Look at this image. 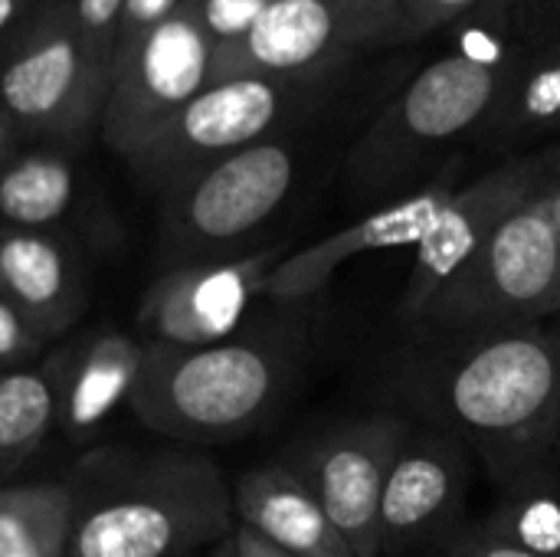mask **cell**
Returning a JSON list of instances; mask_svg holds the SVG:
<instances>
[{
  "mask_svg": "<svg viewBox=\"0 0 560 557\" xmlns=\"http://www.w3.org/2000/svg\"><path fill=\"white\" fill-rule=\"evenodd\" d=\"M495 489L499 502L482 522L535 555L560 557V476L551 463H541Z\"/></svg>",
  "mask_w": 560,
  "mask_h": 557,
  "instance_id": "7402d4cb",
  "label": "cell"
},
{
  "mask_svg": "<svg viewBox=\"0 0 560 557\" xmlns=\"http://www.w3.org/2000/svg\"><path fill=\"white\" fill-rule=\"evenodd\" d=\"M121 10L125 0H72V20H75V33L89 62V76L95 82V89L108 92V79H112V59H115V39H118V26H121Z\"/></svg>",
  "mask_w": 560,
  "mask_h": 557,
  "instance_id": "cb8c5ba5",
  "label": "cell"
},
{
  "mask_svg": "<svg viewBox=\"0 0 560 557\" xmlns=\"http://www.w3.org/2000/svg\"><path fill=\"white\" fill-rule=\"evenodd\" d=\"M397 387L423 420L453 430L502 486L560 443V332L551 322L453 348H410Z\"/></svg>",
  "mask_w": 560,
  "mask_h": 557,
  "instance_id": "6da1fadb",
  "label": "cell"
},
{
  "mask_svg": "<svg viewBox=\"0 0 560 557\" xmlns=\"http://www.w3.org/2000/svg\"><path fill=\"white\" fill-rule=\"evenodd\" d=\"M46 341L23 322V315L0 295V371L26 368Z\"/></svg>",
  "mask_w": 560,
  "mask_h": 557,
  "instance_id": "83f0119b",
  "label": "cell"
},
{
  "mask_svg": "<svg viewBox=\"0 0 560 557\" xmlns=\"http://www.w3.org/2000/svg\"><path fill=\"white\" fill-rule=\"evenodd\" d=\"M269 0H197L203 23L210 26L217 46L246 33Z\"/></svg>",
  "mask_w": 560,
  "mask_h": 557,
  "instance_id": "f1b7e54d",
  "label": "cell"
},
{
  "mask_svg": "<svg viewBox=\"0 0 560 557\" xmlns=\"http://www.w3.org/2000/svg\"><path fill=\"white\" fill-rule=\"evenodd\" d=\"M233 548H236V557H295L243 525H236V532H233Z\"/></svg>",
  "mask_w": 560,
  "mask_h": 557,
  "instance_id": "4dcf8cb0",
  "label": "cell"
},
{
  "mask_svg": "<svg viewBox=\"0 0 560 557\" xmlns=\"http://www.w3.org/2000/svg\"><path fill=\"white\" fill-rule=\"evenodd\" d=\"M469 479V450L453 430L410 423L381 499V555L443 545L459 529Z\"/></svg>",
  "mask_w": 560,
  "mask_h": 557,
  "instance_id": "5bb4252c",
  "label": "cell"
},
{
  "mask_svg": "<svg viewBox=\"0 0 560 557\" xmlns=\"http://www.w3.org/2000/svg\"><path fill=\"white\" fill-rule=\"evenodd\" d=\"M407 433V417L374 414L305 440L285 460L354 557H381V499Z\"/></svg>",
  "mask_w": 560,
  "mask_h": 557,
  "instance_id": "30bf717a",
  "label": "cell"
},
{
  "mask_svg": "<svg viewBox=\"0 0 560 557\" xmlns=\"http://www.w3.org/2000/svg\"><path fill=\"white\" fill-rule=\"evenodd\" d=\"M368 46H374L371 0H269L246 33L217 46L213 82L256 76L292 85Z\"/></svg>",
  "mask_w": 560,
  "mask_h": 557,
  "instance_id": "8fae6325",
  "label": "cell"
},
{
  "mask_svg": "<svg viewBox=\"0 0 560 557\" xmlns=\"http://www.w3.org/2000/svg\"><path fill=\"white\" fill-rule=\"evenodd\" d=\"M560 312V227L545 187L407 325L410 348H453Z\"/></svg>",
  "mask_w": 560,
  "mask_h": 557,
  "instance_id": "3957f363",
  "label": "cell"
},
{
  "mask_svg": "<svg viewBox=\"0 0 560 557\" xmlns=\"http://www.w3.org/2000/svg\"><path fill=\"white\" fill-rule=\"evenodd\" d=\"M295 154L282 141H256L161 194L164 266L233 256L289 197Z\"/></svg>",
  "mask_w": 560,
  "mask_h": 557,
  "instance_id": "8992f818",
  "label": "cell"
},
{
  "mask_svg": "<svg viewBox=\"0 0 560 557\" xmlns=\"http://www.w3.org/2000/svg\"><path fill=\"white\" fill-rule=\"evenodd\" d=\"M545 194H548V200H551V210H555V220H558L560 227V171L551 167V177H548V184H545Z\"/></svg>",
  "mask_w": 560,
  "mask_h": 557,
  "instance_id": "d6a6232c",
  "label": "cell"
},
{
  "mask_svg": "<svg viewBox=\"0 0 560 557\" xmlns=\"http://www.w3.org/2000/svg\"><path fill=\"white\" fill-rule=\"evenodd\" d=\"M279 259V250H253L164 266L138 305V328L144 332V341L213 345L233 338Z\"/></svg>",
  "mask_w": 560,
  "mask_h": 557,
  "instance_id": "7c38bea8",
  "label": "cell"
},
{
  "mask_svg": "<svg viewBox=\"0 0 560 557\" xmlns=\"http://www.w3.org/2000/svg\"><path fill=\"white\" fill-rule=\"evenodd\" d=\"M0 105L33 138L79 141L98 128L105 98L89 76L72 0H39L0 49Z\"/></svg>",
  "mask_w": 560,
  "mask_h": 557,
  "instance_id": "52a82bcc",
  "label": "cell"
},
{
  "mask_svg": "<svg viewBox=\"0 0 560 557\" xmlns=\"http://www.w3.org/2000/svg\"><path fill=\"white\" fill-rule=\"evenodd\" d=\"M285 374V355L259 338L213 345L144 341L128 404L161 437L217 443L256 430L282 397Z\"/></svg>",
  "mask_w": 560,
  "mask_h": 557,
  "instance_id": "277c9868",
  "label": "cell"
},
{
  "mask_svg": "<svg viewBox=\"0 0 560 557\" xmlns=\"http://www.w3.org/2000/svg\"><path fill=\"white\" fill-rule=\"evenodd\" d=\"M59 420V384L46 371H0V486L26 466Z\"/></svg>",
  "mask_w": 560,
  "mask_h": 557,
  "instance_id": "44dd1931",
  "label": "cell"
},
{
  "mask_svg": "<svg viewBox=\"0 0 560 557\" xmlns=\"http://www.w3.org/2000/svg\"><path fill=\"white\" fill-rule=\"evenodd\" d=\"M39 0H0V49L20 33Z\"/></svg>",
  "mask_w": 560,
  "mask_h": 557,
  "instance_id": "f546056e",
  "label": "cell"
},
{
  "mask_svg": "<svg viewBox=\"0 0 560 557\" xmlns=\"http://www.w3.org/2000/svg\"><path fill=\"white\" fill-rule=\"evenodd\" d=\"M207 557H236V548H233V535H230V538H223L220 545H213Z\"/></svg>",
  "mask_w": 560,
  "mask_h": 557,
  "instance_id": "836d02e7",
  "label": "cell"
},
{
  "mask_svg": "<svg viewBox=\"0 0 560 557\" xmlns=\"http://www.w3.org/2000/svg\"><path fill=\"white\" fill-rule=\"evenodd\" d=\"M66 486L75 499L66 557H190L236 532L233 489L203 453L92 456Z\"/></svg>",
  "mask_w": 560,
  "mask_h": 557,
  "instance_id": "7a4b0ae2",
  "label": "cell"
},
{
  "mask_svg": "<svg viewBox=\"0 0 560 557\" xmlns=\"http://www.w3.org/2000/svg\"><path fill=\"white\" fill-rule=\"evenodd\" d=\"M217 39L197 0H184L131 59L112 69L98 135L118 158H135L194 95L213 82Z\"/></svg>",
  "mask_w": 560,
  "mask_h": 557,
  "instance_id": "ba28073f",
  "label": "cell"
},
{
  "mask_svg": "<svg viewBox=\"0 0 560 557\" xmlns=\"http://www.w3.org/2000/svg\"><path fill=\"white\" fill-rule=\"evenodd\" d=\"M236 525L253 529L295 557H354L308 486L285 466L269 463L243 473L233 486Z\"/></svg>",
  "mask_w": 560,
  "mask_h": 557,
  "instance_id": "e0dca14e",
  "label": "cell"
},
{
  "mask_svg": "<svg viewBox=\"0 0 560 557\" xmlns=\"http://www.w3.org/2000/svg\"><path fill=\"white\" fill-rule=\"evenodd\" d=\"M184 0H125L121 10V26H118V39H115V59L112 69L121 66L125 59L135 56V49L180 7Z\"/></svg>",
  "mask_w": 560,
  "mask_h": 557,
  "instance_id": "484cf974",
  "label": "cell"
},
{
  "mask_svg": "<svg viewBox=\"0 0 560 557\" xmlns=\"http://www.w3.org/2000/svg\"><path fill=\"white\" fill-rule=\"evenodd\" d=\"M476 0H371L374 10V46L413 43L436 26L456 20Z\"/></svg>",
  "mask_w": 560,
  "mask_h": 557,
  "instance_id": "603a6c76",
  "label": "cell"
},
{
  "mask_svg": "<svg viewBox=\"0 0 560 557\" xmlns=\"http://www.w3.org/2000/svg\"><path fill=\"white\" fill-rule=\"evenodd\" d=\"M141 355L144 341H135L121 332L92 335L59 384L56 423L72 440L95 433L121 404H128L141 371Z\"/></svg>",
  "mask_w": 560,
  "mask_h": 557,
  "instance_id": "ac0fdd59",
  "label": "cell"
},
{
  "mask_svg": "<svg viewBox=\"0 0 560 557\" xmlns=\"http://www.w3.org/2000/svg\"><path fill=\"white\" fill-rule=\"evenodd\" d=\"M0 295L43 338H59L85 309L75 250L52 230H0Z\"/></svg>",
  "mask_w": 560,
  "mask_h": 557,
  "instance_id": "2e32d148",
  "label": "cell"
},
{
  "mask_svg": "<svg viewBox=\"0 0 560 557\" xmlns=\"http://www.w3.org/2000/svg\"><path fill=\"white\" fill-rule=\"evenodd\" d=\"M548 177L551 161L515 158L453 190L427 236L417 243V259L407 276L397 318L410 325L427 302L495 236V230L548 184Z\"/></svg>",
  "mask_w": 560,
  "mask_h": 557,
  "instance_id": "4fadbf2b",
  "label": "cell"
},
{
  "mask_svg": "<svg viewBox=\"0 0 560 557\" xmlns=\"http://www.w3.org/2000/svg\"><path fill=\"white\" fill-rule=\"evenodd\" d=\"M515 121L522 128H560V53L538 62L522 82Z\"/></svg>",
  "mask_w": 560,
  "mask_h": 557,
  "instance_id": "d4e9b609",
  "label": "cell"
},
{
  "mask_svg": "<svg viewBox=\"0 0 560 557\" xmlns=\"http://www.w3.org/2000/svg\"><path fill=\"white\" fill-rule=\"evenodd\" d=\"M75 499L66 483L0 486V557H66Z\"/></svg>",
  "mask_w": 560,
  "mask_h": 557,
  "instance_id": "d6986e66",
  "label": "cell"
},
{
  "mask_svg": "<svg viewBox=\"0 0 560 557\" xmlns=\"http://www.w3.org/2000/svg\"><path fill=\"white\" fill-rule=\"evenodd\" d=\"M456 187H450V181H433L430 187H420L413 194H404L377 210H371L368 217L348 223L345 230H335L328 236H322L318 243L282 256L262 286L266 299L276 302H305L312 295H318L335 272L368 253H381V250H397V246H417L427 230L433 227V220L440 217L443 204L450 200Z\"/></svg>",
  "mask_w": 560,
  "mask_h": 557,
  "instance_id": "9a60e30c",
  "label": "cell"
},
{
  "mask_svg": "<svg viewBox=\"0 0 560 557\" xmlns=\"http://www.w3.org/2000/svg\"><path fill=\"white\" fill-rule=\"evenodd\" d=\"M75 200V167L62 151L16 154L0 167V217L16 230H52Z\"/></svg>",
  "mask_w": 560,
  "mask_h": 557,
  "instance_id": "ffe728a7",
  "label": "cell"
},
{
  "mask_svg": "<svg viewBox=\"0 0 560 557\" xmlns=\"http://www.w3.org/2000/svg\"><path fill=\"white\" fill-rule=\"evenodd\" d=\"M289 82L236 76L217 79L194 95L135 158L128 167L158 197L190 174L266 141L282 118Z\"/></svg>",
  "mask_w": 560,
  "mask_h": 557,
  "instance_id": "9c48e42d",
  "label": "cell"
},
{
  "mask_svg": "<svg viewBox=\"0 0 560 557\" xmlns=\"http://www.w3.org/2000/svg\"><path fill=\"white\" fill-rule=\"evenodd\" d=\"M499 66L489 56L453 53L430 62L351 154V184L387 194L433 158L436 148L469 131L499 95Z\"/></svg>",
  "mask_w": 560,
  "mask_h": 557,
  "instance_id": "5b68a950",
  "label": "cell"
},
{
  "mask_svg": "<svg viewBox=\"0 0 560 557\" xmlns=\"http://www.w3.org/2000/svg\"><path fill=\"white\" fill-rule=\"evenodd\" d=\"M16 125L10 121V115L3 112V105H0V167L13 158V144H16Z\"/></svg>",
  "mask_w": 560,
  "mask_h": 557,
  "instance_id": "1f68e13d",
  "label": "cell"
},
{
  "mask_svg": "<svg viewBox=\"0 0 560 557\" xmlns=\"http://www.w3.org/2000/svg\"><path fill=\"white\" fill-rule=\"evenodd\" d=\"M551 325H555V328H558V332H560V312H558V315H555V318H551Z\"/></svg>",
  "mask_w": 560,
  "mask_h": 557,
  "instance_id": "e575fe53",
  "label": "cell"
},
{
  "mask_svg": "<svg viewBox=\"0 0 560 557\" xmlns=\"http://www.w3.org/2000/svg\"><path fill=\"white\" fill-rule=\"evenodd\" d=\"M443 557H541L522 545H515L512 538L492 532L486 522L476 525H459L443 545H440Z\"/></svg>",
  "mask_w": 560,
  "mask_h": 557,
  "instance_id": "4316f807",
  "label": "cell"
}]
</instances>
